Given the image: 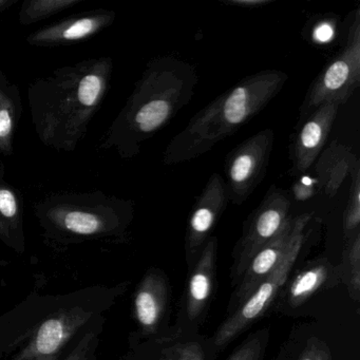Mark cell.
I'll return each instance as SVG.
<instances>
[{"instance_id":"6da1fadb","label":"cell","mask_w":360,"mask_h":360,"mask_svg":"<svg viewBox=\"0 0 360 360\" xmlns=\"http://www.w3.org/2000/svg\"><path fill=\"white\" fill-rule=\"evenodd\" d=\"M113 60L90 58L56 69L30 84L29 108L37 138L54 150L73 153L110 88Z\"/></svg>"},{"instance_id":"7a4b0ae2","label":"cell","mask_w":360,"mask_h":360,"mask_svg":"<svg viewBox=\"0 0 360 360\" xmlns=\"http://www.w3.org/2000/svg\"><path fill=\"white\" fill-rule=\"evenodd\" d=\"M198 83L197 71L186 60L174 56L149 60L101 148L115 150L125 160L140 155L143 144L191 103Z\"/></svg>"},{"instance_id":"3957f363","label":"cell","mask_w":360,"mask_h":360,"mask_svg":"<svg viewBox=\"0 0 360 360\" xmlns=\"http://www.w3.org/2000/svg\"><path fill=\"white\" fill-rule=\"evenodd\" d=\"M288 75L279 70L248 75L195 113L170 141L163 153L165 165L197 159L235 134L278 96Z\"/></svg>"},{"instance_id":"277c9868","label":"cell","mask_w":360,"mask_h":360,"mask_svg":"<svg viewBox=\"0 0 360 360\" xmlns=\"http://www.w3.org/2000/svg\"><path fill=\"white\" fill-rule=\"evenodd\" d=\"M134 202L103 191L52 193L35 206L44 229L64 238L107 237L123 233L134 218Z\"/></svg>"},{"instance_id":"5b68a950","label":"cell","mask_w":360,"mask_h":360,"mask_svg":"<svg viewBox=\"0 0 360 360\" xmlns=\"http://www.w3.org/2000/svg\"><path fill=\"white\" fill-rule=\"evenodd\" d=\"M311 218V212L292 218V233L277 266L235 311L227 316L216 333L208 338L210 359L214 360L233 339L262 317L276 300L298 260L304 245L305 229Z\"/></svg>"},{"instance_id":"8992f818","label":"cell","mask_w":360,"mask_h":360,"mask_svg":"<svg viewBox=\"0 0 360 360\" xmlns=\"http://www.w3.org/2000/svg\"><path fill=\"white\" fill-rule=\"evenodd\" d=\"M360 86V9L353 12L345 47L324 66L307 90L300 121L326 103L347 104Z\"/></svg>"},{"instance_id":"52a82bcc","label":"cell","mask_w":360,"mask_h":360,"mask_svg":"<svg viewBox=\"0 0 360 360\" xmlns=\"http://www.w3.org/2000/svg\"><path fill=\"white\" fill-rule=\"evenodd\" d=\"M290 200L286 191L271 186L260 205L250 214L243 227V235L235 248L231 267L233 285H237L252 257L269 243L288 222Z\"/></svg>"},{"instance_id":"ba28073f","label":"cell","mask_w":360,"mask_h":360,"mask_svg":"<svg viewBox=\"0 0 360 360\" xmlns=\"http://www.w3.org/2000/svg\"><path fill=\"white\" fill-rule=\"evenodd\" d=\"M274 131L264 129L240 143L225 159V187L231 203L241 205L256 191L267 172Z\"/></svg>"},{"instance_id":"9c48e42d","label":"cell","mask_w":360,"mask_h":360,"mask_svg":"<svg viewBox=\"0 0 360 360\" xmlns=\"http://www.w3.org/2000/svg\"><path fill=\"white\" fill-rule=\"evenodd\" d=\"M218 239L206 242L197 262L189 271L186 290L179 309L176 326L184 332H200L210 307L216 284Z\"/></svg>"},{"instance_id":"30bf717a","label":"cell","mask_w":360,"mask_h":360,"mask_svg":"<svg viewBox=\"0 0 360 360\" xmlns=\"http://www.w3.org/2000/svg\"><path fill=\"white\" fill-rule=\"evenodd\" d=\"M229 203L224 179L221 174H212L195 200L187 223L185 259L188 271L197 262L206 242L212 237V229Z\"/></svg>"},{"instance_id":"8fae6325","label":"cell","mask_w":360,"mask_h":360,"mask_svg":"<svg viewBox=\"0 0 360 360\" xmlns=\"http://www.w3.org/2000/svg\"><path fill=\"white\" fill-rule=\"evenodd\" d=\"M169 280L161 269H148L134 295V317L141 333L147 338L161 336L169 330Z\"/></svg>"},{"instance_id":"7c38bea8","label":"cell","mask_w":360,"mask_h":360,"mask_svg":"<svg viewBox=\"0 0 360 360\" xmlns=\"http://www.w3.org/2000/svg\"><path fill=\"white\" fill-rule=\"evenodd\" d=\"M115 18V12L106 9L75 14L34 31L27 37V43L33 47L41 48L63 47L83 43L109 28Z\"/></svg>"},{"instance_id":"4fadbf2b","label":"cell","mask_w":360,"mask_h":360,"mask_svg":"<svg viewBox=\"0 0 360 360\" xmlns=\"http://www.w3.org/2000/svg\"><path fill=\"white\" fill-rule=\"evenodd\" d=\"M339 107L335 103L320 105L298 128L290 148V172L295 176L305 174L317 161L328 142Z\"/></svg>"},{"instance_id":"5bb4252c","label":"cell","mask_w":360,"mask_h":360,"mask_svg":"<svg viewBox=\"0 0 360 360\" xmlns=\"http://www.w3.org/2000/svg\"><path fill=\"white\" fill-rule=\"evenodd\" d=\"M292 229V217H290L283 229L252 257L229 299L227 316L235 311L277 266L288 245Z\"/></svg>"},{"instance_id":"9a60e30c","label":"cell","mask_w":360,"mask_h":360,"mask_svg":"<svg viewBox=\"0 0 360 360\" xmlns=\"http://www.w3.org/2000/svg\"><path fill=\"white\" fill-rule=\"evenodd\" d=\"M89 317V313L72 309L46 320L39 326L28 347L14 360H33L56 355Z\"/></svg>"},{"instance_id":"2e32d148","label":"cell","mask_w":360,"mask_h":360,"mask_svg":"<svg viewBox=\"0 0 360 360\" xmlns=\"http://www.w3.org/2000/svg\"><path fill=\"white\" fill-rule=\"evenodd\" d=\"M341 282L340 267L332 264L328 258L309 261L299 269L284 290L285 305L297 309L322 290L338 285Z\"/></svg>"},{"instance_id":"e0dca14e","label":"cell","mask_w":360,"mask_h":360,"mask_svg":"<svg viewBox=\"0 0 360 360\" xmlns=\"http://www.w3.org/2000/svg\"><path fill=\"white\" fill-rule=\"evenodd\" d=\"M147 360H212L208 338L200 332H184L176 326L161 336L149 338Z\"/></svg>"},{"instance_id":"ac0fdd59","label":"cell","mask_w":360,"mask_h":360,"mask_svg":"<svg viewBox=\"0 0 360 360\" xmlns=\"http://www.w3.org/2000/svg\"><path fill=\"white\" fill-rule=\"evenodd\" d=\"M0 238L11 245H22V197L6 178V166L0 163Z\"/></svg>"},{"instance_id":"d6986e66","label":"cell","mask_w":360,"mask_h":360,"mask_svg":"<svg viewBox=\"0 0 360 360\" xmlns=\"http://www.w3.org/2000/svg\"><path fill=\"white\" fill-rule=\"evenodd\" d=\"M22 103L20 88L0 70V155H13L14 136L20 125Z\"/></svg>"},{"instance_id":"ffe728a7","label":"cell","mask_w":360,"mask_h":360,"mask_svg":"<svg viewBox=\"0 0 360 360\" xmlns=\"http://www.w3.org/2000/svg\"><path fill=\"white\" fill-rule=\"evenodd\" d=\"M356 160L357 157L347 147L338 143H333L322 155L316 172L319 176L320 186L328 197L332 198L336 195L341 183L347 174L351 172Z\"/></svg>"},{"instance_id":"44dd1931","label":"cell","mask_w":360,"mask_h":360,"mask_svg":"<svg viewBox=\"0 0 360 360\" xmlns=\"http://www.w3.org/2000/svg\"><path fill=\"white\" fill-rule=\"evenodd\" d=\"M341 282L347 286L352 300H360V231L347 240L340 264Z\"/></svg>"},{"instance_id":"7402d4cb","label":"cell","mask_w":360,"mask_h":360,"mask_svg":"<svg viewBox=\"0 0 360 360\" xmlns=\"http://www.w3.org/2000/svg\"><path fill=\"white\" fill-rule=\"evenodd\" d=\"M84 1L85 0H25L18 12V22L22 26H31Z\"/></svg>"},{"instance_id":"603a6c76","label":"cell","mask_w":360,"mask_h":360,"mask_svg":"<svg viewBox=\"0 0 360 360\" xmlns=\"http://www.w3.org/2000/svg\"><path fill=\"white\" fill-rule=\"evenodd\" d=\"M349 174L352 176V182L351 186H349V197H347V207H345V218H343V233H345V241L360 231L359 160H356Z\"/></svg>"},{"instance_id":"cb8c5ba5","label":"cell","mask_w":360,"mask_h":360,"mask_svg":"<svg viewBox=\"0 0 360 360\" xmlns=\"http://www.w3.org/2000/svg\"><path fill=\"white\" fill-rule=\"evenodd\" d=\"M269 337V330L267 328L248 335L227 360H263Z\"/></svg>"},{"instance_id":"d4e9b609","label":"cell","mask_w":360,"mask_h":360,"mask_svg":"<svg viewBox=\"0 0 360 360\" xmlns=\"http://www.w3.org/2000/svg\"><path fill=\"white\" fill-rule=\"evenodd\" d=\"M336 18H320L311 31V41L317 44L330 43L336 35Z\"/></svg>"},{"instance_id":"484cf974","label":"cell","mask_w":360,"mask_h":360,"mask_svg":"<svg viewBox=\"0 0 360 360\" xmlns=\"http://www.w3.org/2000/svg\"><path fill=\"white\" fill-rule=\"evenodd\" d=\"M299 360H333L328 345L317 337H311L307 340Z\"/></svg>"},{"instance_id":"4316f807","label":"cell","mask_w":360,"mask_h":360,"mask_svg":"<svg viewBox=\"0 0 360 360\" xmlns=\"http://www.w3.org/2000/svg\"><path fill=\"white\" fill-rule=\"evenodd\" d=\"M96 340V333L89 332L83 339L79 345L75 347V351L66 360H88L89 359L90 352L94 345V341Z\"/></svg>"},{"instance_id":"83f0119b","label":"cell","mask_w":360,"mask_h":360,"mask_svg":"<svg viewBox=\"0 0 360 360\" xmlns=\"http://www.w3.org/2000/svg\"><path fill=\"white\" fill-rule=\"evenodd\" d=\"M292 193L296 201L304 202L313 198L317 189L313 184H307L302 180H299L292 185Z\"/></svg>"},{"instance_id":"f1b7e54d","label":"cell","mask_w":360,"mask_h":360,"mask_svg":"<svg viewBox=\"0 0 360 360\" xmlns=\"http://www.w3.org/2000/svg\"><path fill=\"white\" fill-rule=\"evenodd\" d=\"M221 3L229 6L244 8V9H256V8L265 7L275 0H220Z\"/></svg>"},{"instance_id":"f546056e","label":"cell","mask_w":360,"mask_h":360,"mask_svg":"<svg viewBox=\"0 0 360 360\" xmlns=\"http://www.w3.org/2000/svg\"><path fill=\"white\" fill-rule=\"evenodd\" d=\"M18 3V0H0V18L3 16L6 11H8L10 8L13 7Z\"/></svg>"},{"instance_id":"4dcf8cb0","label":"cell","mask_w":360,"mask_h":360,"mask_svg":"<svg viewBox=\"0 0 360 360\" xmlns=\"http://www.w3.org/2000/svg\"><path fill=\"white\" fill-rule=\"evenodd\" d=\"M33 360H56V355L47 356V357L37 358V359Z\"/></svg>"}]
</instances>
